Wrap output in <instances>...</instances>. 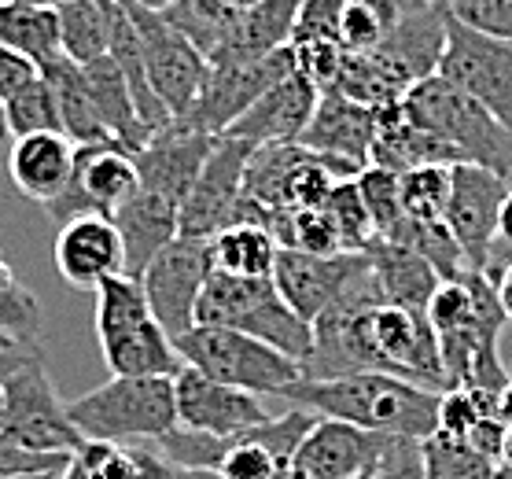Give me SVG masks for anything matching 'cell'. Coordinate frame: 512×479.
I'll list each match as a JSON object with an SVG mask.
<instances>
[{"mask_svg": "<svg viewBox=\"0 0 512 479\" xmlns=\"http://www.w3.org/2000/svg\"><path fill=\"white\" fill-rule=\"evenodd\" d=\"M284 402L310 409L314 417L354 424L387 439H428L439 424V391L398 380L387 373H350L336 380H295L284 387Z\"/></svg>", "mask_w": 512, "mask_h": 479, "instance_id": "6da1fadb", "label": "cell"}, {"mask_svg": "<svg viewBox=\"0 0 512 479\" xmlns=\"http://www.w3.org/2000/svg\"><path fill=\"white\" fill-rule=\"evenodd\" d=\"M402 107L417 126L446 144L454 166H483L512 185V129L501 126L472 96L431 74L402 96Z\"/></svg>", "mask_w": 512, "mask_h": 479, "instance_id": "7a4b0ae2", "label": "cell"}, {"mask_svg": "<svg viewBox=\"0 0 512 479\" xmlns=\"http://www.w3.org/2000/svg\"><path fill=\"white\" fill-rule=\"evenodd\" d=\"M196 325L244 332L299 365L310 354V339H314L310 321H303L280 299L273 277H233L218 269H210L207 284L199 292Z\"/></svg>", "mask_w": 512, "mask_h": 479, "instance_id": "3957f363", "label": "cell"}, {"mask_svg": "<svg viewBox=\"0 0 512 479\" xmlns=\"http://www.w3.org/2000/svg\"><path fill=\"white\" fill-rule=\"evenodd\" d=\"M67 417L82 439L137 446L159 443L177 428L174 380L166 376H111L89 395L67 402Z\"/></svg>", "mask_w": 512, "mask_h": 479, "instance_id": "277c9868", "label": "cell"}, {"mask_svg": "<svg viewBox=\"0 0 512 479\" xmlns=\"http://www.w3.org/2000/svg\"><path fill=\"white\" fill-rule=\"evenodd\" d=\"M361 170L325 155L310 152L303 144H266L255 148L244 166V196L266 211H321L332 188Z\"/></svg>", "mask_w": 512, "mask_h": 479, "instance_id": "5b68a950", "label": "cell"}, {"mask_svg": "<svg viewBox=\"0 0 512 479\" xmlns=\"http://www.w3.org/2000/svg\"><path fill=\"white\" fill-rule=\"evenodd\" d=\"M181 362L196 373L210 376L225 387L247 391V395H284V387L303 380L299 362L284 358L280 351L266 347L262 339H251L233 328L196 325L192 332L177 339Z\"/></svg>", "mask_w": 512, "mask_h": 479, "instance_id": "8992f818", "label": "cell"}, {"mask_svg": "<svg viewBox=\"0 0 512 479\" xmlns=\"http://www.w3.org/2000/svg\"><path fill=\"white\" fill-rule=\"evenodd\" d=\"M4 424L0 432L15 439L26 450H45V454H74L85 443L78 428L67 417V402L56 395V384L45 369V347L30 351L15 362V369L4 376Z\"/></svg>", "mask_w": 512, "mask_h": 479, "instance_id": "52a82bcc", "label": "cell"}, {"mask_svg": "<svg viewBox=\"0 0 512 479\" xmlns=\"http://www.w3.org/2000/svg\"><path fill=\"white\" fill-rule=\"evenodd\" d=\"M251 144L218 137L214 152L199 170L196 185L188 188L185 203L177 211V236H196L210 240L236 222H258L266 225V211L244 196V166L251 159Z\"/></svg>", "mask_w": 512, "mask_h": 479, "instance_id": "ba28073f", "label": "cell"}, {"mask_svg": "<svg viewBox=\"0 0 512 479\" xmlns=\"http://www.w3.org/2000/svg\"><path fill=\"white\" fill-rule=\"evenodd\" d=\"M439 78L483 104L501 126L512 129V41L446 19V45L439 56Z\"/></svg>", "mask_w": 512, "mask_h": 479, "instance_id": "9c48e42d", "label": "cell"}, {"mask_svg": "<svg viewBox=\"0 0 512 479\" xmlns=\"http://www.w3.org/2000/svg\"><path fill=\"white\" fill-rule=\"evenodd\" d=\"M129 23L140 37V52H144V71L152 82L155 96L163 100L170 118H185L188 107L196 104L203 78H207L210 63L188 37H181L163 15L144 8L137 0H122Z\"/></svg>", "mask_w": 512, "mask_h": 479, "instance_id": "30bf717a", "label": "cell"}, {"mask_svg": "<svg viewBox=\"0 0 512 479\" xmlns=\"http://www.w3.org/2000/svg\"><path fill=\"white\" fill-rule=\"evenodd\" d=\"M210 269L214 266H210L207 240L174 236L140 273V288L148 295L155 321L166 328V336L174 343L196 328V303Z\"/></svg>", "mask_w": 512, "mask_h": 479, "instance_id": "8fae6325", "label": "cell"}, {"mask_svg": "<svg viewBox=\"0 0 512 479\" xmlns=\"http://www.w3.org/2000/svg\"><path fill=\"white\" fill-rule=\"evenodd\" d=\"M291 71H295V56H291L288 45L262 59H247V63H214L203 78L196 104L188 107V115L177 118V122H188V126L203 129L210 137H222L258 96L269 93L277 82H284Z\"/></svg>", "mask_w": 512, "mask_h": 479, "instance_id": "7c38bea8", "label": "cell"}, {"mask_svg": "<svg viewBox=\"0 0 512 479\" xmlns=\"http://www.w3.org/2000/svg\"><path fill=\"white\" fill-rule=\"evenodd\" d=\"M137 163L133 152L118 144H74V166L70 181L45 211L52 222H70L82 214H104L115 218V211L137 192Z\"/></svg>", "mask_w": 512, "mask_h": 479, "instance_id": "4fadbf2b", "label": "cell"}, {"mask_svg": "<svg viewBox=\"0 0 512 479\" xmlns=\"http://www.w3.org/2000/svg\"><path fill=\"white\" fill-rule=\"evenodd\" d=\"M505 192H509V181L483 166H450V203H446L443 222L472 273H483L490 266L498 207Z\"/></svg>", "mask_w": 512, "mask_h": 479, "instance_id": "5bb4252c", "label": "cell"}, {"mask_svg": "<svg viewBox=\"0 0 512 479\" xmlns=\"http://www.w3.org/2000/svg\"><path fill=\"white\" fill-rule=\"evenodd\" d=\"M214 144H218V137H210L203 129L188 126V122H170L166 129L152 133L140 152H133L140 188L174 203L181 211L188 188L196 185L199 170L207 163V155L214 152Z\"/></svg>", "mask_w": 512, "mask_h": 479, "instance_id": "9a60e30c", "label": "cell"}, {"mask_svg": "<svg viewBox=\"0 0 512 479\" xmlns=\"http://www.w3.org/2000/svg\"><path fill=\"white\" fill-rule=\"evenodd\" d=\"M387 446V435L317 417L291 457V472H299L303 479H369L384 461Z\"/></svg>", "mask_w": 512, "mask_h": 479, "instance_id": "2e32d148", "label": "cell"}, {"mask_svg": "<svg viewBox=\"0 0 512 479\" xmlns=\"http://www.w3.org/2000/svg\"><path fill=\"white\" fill-rule=\"evenodd\" d=\"M174 406H177V424H181V428H192V432H203V435H218V439L240 435V432H247V428H255V424L273 417V413H266V406L258 402V395H247V391L218 384V380L196 373L192 365H185V369L174 376Z\"/></svg>", "mask_w": 512, "mask_h": 479, "instance_id": "e0dca14e", "label": "cell"}, {"mask_svg": "<svg viewBox=\"0 0 512 479\" xmlns=\"http://www.w3.org/2000/svg\"><path fill=\"white\" fill-rule=\"evenodd\" d=\"M369 266L365 251H339V255H303V251H277L273 262V284L280 299L303 317L314 321L336 295L347 288L361 269Z\"/></svg>", "mask_w": 512, "mask_h": 479, "instance_id": "ac0fdd59", "label": "cell"}, {"mask_svg": "<svg viewBox=\"0 0 512 479\" xmlns=\"http://www.w3.org/2000/svg\"><path fill=\"white\" fill-rule=\"evenodd\" d=\"M52 258H56V273L63 277V284L78 288V292H93L107 277L126 273L122 236L104 214H82V218L59 225Z\"/></svg>", "mask_w": 512, "mask_h": 479, "instance_id": "d6986e66", "label": "cell"}, {"mask_svg": "<svg viewBox=\"0 0 512 479\" xmlns=\"http://www.w3.org/2000/svg\"><path fill=\"white\" fill-rule=\"evenodd\" d=\"M317 85L306 74L291 71L284 82H277L269 93H262L222 137L247 141L251 148H266V144H299L306 122L317 107Z\"/></svg>", "mask_w": 512, "mask_h": 479, "instance_id": "ffe728a7", "label": "cell"}, {"mask_svg": "<svg viewBox=\"0 0 512 479\" xmlns=\"http://www.w3.org/2000/svg\"><path fill=\"white\" fill-rule=\"evenodd\" d=\"M376 118H380V111L354 104V100L328 89V93L317 96V107L310 122H306L299 144L317 155H325V159L365 170L376 141Z\"/></svg>", "mask_w": 512, "mask_h": 479, "instance_id": "44dd1931", "label": "cell"}, {"mask_svg": "<svg viewBox=\"0 0 512 479\" xmlns=\"http://www.w3.org/2000/svg\"><path fill=\"white\" fill-rule=\"evenodd\" d=\"M347 0H303L299 19L291 26L288 48L295 56V71L306 74L317 85V93L332 89L343 63V45H339V15Z\"/></svg>", "mask_w": 512, "mask_h": 479, "instance_id": "7402d4cb", "label": "cell"}, {"mask_svg": "<svg viewBox=\"0 0 512 479\" xmlns=\"http://www.w3.org/2000/svg\"><path fill=\"white\" fill-rule=\"evenodd\" d=\"M70 166H74V144L63 133L15 137L12 152H8L12 188L30 203H41V207H48L67 188Z\"/></svg>", "mask_w": 512, "mask_h": 479, "instance_id": "603a6c76", "label": "cell"}, {"mask_svg": "<svg viewBox=\"0 0 512 479\" xmlns=\"http://www.w3.org/2000/svg\"><path fill=\"white\" fill-rule=\"evenodd\" d=\"M111 222L126 247V273L140 281L148 262L177 236V207L137 185V192L118 207Z\"/></svg>", "mask_w": 512, "mask_h": 479, "instance_id": "cb8c5ba5", "label": "cell"}, {"mask_svg": "<svg viewBox=\"0 0 512 479\" xmlns=\"http://www.w3.org/2000/svg\"><path fill=\"white\" fill-rule=\"evenodd\" d=\"M365 258H369L373 281L387 303L424 314L431 292L439 288V273L431 269V262H424V258H420L417 251H409V247L380 240V236H373V244L365 247Z\"/></svg>", "mask_w": 512, "mask_h": 479, "instance_id": "d4e9b609", "label": "cell"}, {"mask_svg": "<svg viewBox=\"0 0 512 479\" xmlns=\"http://www.w3.org/2000/svg\"><path fill=\"white\" fill-rule=\"evenodd\" d=\"M82 74H85L89 93H93L96 115L104 122L107 137H111L118 148H126V152H140L152 133L140 122L137 107H133V96H129V85H126V78H122V71L115 67V59L100 56V59H93V63H82Z\"/></svg>", "mask_w": 512, "mask_h": 479, "instance_id": "484cf974", "label": "cell"}, {"mask_svg": "<svg viewBox=\"0 0 512 479\" xmlns=\"http://www.w3.org/2000/svg\"><path fill=\"white\" fill-rule=\"evenodd\" d=\"M37 74L45 78L52 96H56L59 129H63V137H67L70 144H115L107 137L100 115H96L93 93H89L85 74L78 63H70L67 56H59V59H52V63H45Z\"/></svg>", "mask_w": 512, "mask_h": 479, "instance_id": "4316f807", "label": "cell"}, {"mask_svg": "<svg viewBox=\"0 0 512 479\" xmlns=\"http://www.w3.org/2000/svg\"><path fill=\"white\" fill-rule=\"evenodd\" d=\"M100 354L115 376H166V380H174L185 369L177 343L166 336V328L159 321H148L144 328L129 332L126 339H118L115 347H104Z\"/></svg>", "mask_w": 512, "mask_h": 479, "instance_id": "83f0119b", "label": "cell"}, {"mask_svg": "<svg viewBox=\"0 0 512 479\" xmlns=\"http://www.w3.org/2000/svg\"><path fill=\"white\" fill-rule=\"evenodd\" d=\"M210 266L218 273H233V277H269L273 262H277V240L266 225L258 222H236L222 233L207 240Z\"/></svg>", "mask_w": 512, "mask_h": 479, "instance_id": "f1b7e54d", "label": "cell"}, {"mask_svg": "<svg viewBox=\"0 0 512 479\" xmlns=\"http://www.w3.org/2000/svg\"><path fill=\"white\" fill-rule=\"evenodd\" d=\"M93 292H96V336H100V351L115 347L118 339H126L129 332H137L148 321H155L148 295H144L137 277H129V273L107 277L104 284H96Z\"/></svg>", "mask_w": 512, "mask_h": 479, "instance_id": "f546056e", "label": "cell"}, {"mask_svg": "<svg viewBox=\"0 0 512 479\" xmlns=\"http://www.w3.org/2000/svg\"><path fill=\"white\" fill-rule=\"evenodd\" d=\"M0 45L15 48L37 71L63 56L59 48V23L52 8H30L15 0H0Z\"/></svg>", "mask_w": 512, "mask_h": 479, "instance_id": "4dcf8cb0", "label": "cell"}, {"mask_svg": "<svg viewBox=\"0 0 512 479\" xmlns=\"http://www.w3.org/2000/svg\"><path fill=\"white\" fill-rule=\"evenodd\" d=\"M59 48L70 63H93L107 56L111 34V0H63L56 8Z\"/></svg>", "mask_w": 512, "mask_h": 479, "instance_id": "1f68e13d", "label": "cell"}, {"mask_svg": "<svg viewBox=\"0 0 512 479\" xmlns=\"http://www.w3.org/2000/svg\"><path fill=\"white\" fill-rule=\"evenodd\" d=\"M159 15L174 26L177 34L188 37V41L207 56V63L225 48L236 19H240L236 12L225 8L222 0H174V4L163 8Z\"/></svg>", "mask_w": 512, "mask_h": 479, "instance_id": "d6a6232c", "label": "cell"}, {"mask_svg": "<svg viewBox=\"0 0 512 479\" xmlns=\"http://www.w3.org/2000/svg\"><path fill=\"white\" fill-rule=\"evenodd\" d=\"M420 468L424 479H494L498 461L479 454L476 446L461 443V439H446V435H428L420 439Z\"/></svg>", "mask_w": 512, "mask_h": 479, "instance_id": "836d02e7", "label": "cell"}, {"mask_svg": "<svg viewBox=\"0 0 512 479\" xmlns=\"http://www.w3.org/2000/svg\"><path fill=\"white\" fill-rule=\"evenodd\" d=\"M398 203L409 222H443L450 203V166H413L398 174Z\"/></svg>", "mask_w": 512, "mask_h": 479, "instance_id": "e575fe53", "label": "cell"}, {"mask_svg": "<svg viewBox=\"0 0 512 479\" xmlns=\"http://www.w3.org/2000/svg\"><path fill=\"white\" fill-rule=\"evenodd\" d=\"M4 122H8L12 141L15 137H34V133H63L59 129L56 96H52V89H48L41 74L30 78L19 93L4 100Z\"/></svg>", "mask_w": 512, "mask_h": 479, "instance_id": "d590c367", "label": "cell"}, {"mask_svg": "<svg viewBox=\"0 0 512 479\" xmlns=\"http://www.w3.org/2000/svg\"><path fill=\"white\" fill-rule=\"evenodd\" d=\"M255 428H247V432L225 439V454H222V461H218V468H214V476L218 479H280L288 472V465L258 439Z\"/></svg>", "mask_w": 512, "mask_h": 479, "instance_id": "8d00e7d4", "label": "cell"}, {"mask_svg": "<svg viewBox=\"0 0 512 479\" xmlns=\"http://www.w3.org/2000/svg\"><path fill=\"white\" fill-rule=\"evenodd\" d=\"M56 479H137L133 465V450L118 443H100V439H85Z\"/></svg>", "mask_w": 512, "mask_h": 479, "instance_id": "74e56055", "label": "cell"}, {"mask_svg": "<svg viewBox=\"0 0 512 479\" xmlns=\"http://www.w3.org/2000/svg\"><path fill=\"white\" fill-rule=\"evenodd\" d=\"M321 211L336 225L339 240H343V251H365V247L373 244V236H376L373 218L365 211V199H361L354 177H347V181H339V185L332 188V196L325 199Z\"/></svg>", "mask_w": 512, "mask_h": 479, "instance_id": "f35d334b", "label": "cell"}, {"mask_svg": "<svg viewBox=\"0 0 512 479\" xmlns=\"http://www.w3.org/2000/svg\"><path fill=\"white\" fill-rule=\"evenodd\" d=\"M487 417H494V395H490V391L454 387V391H443V395H439V424H435V432L446 435V439L468 443Z\"/></svg>", "mask_w": 512, "mask_h": 479, "instance_id": "ab89813d", "label": "cell"}, {"mask_svg": "<svg viewBox=\"0 0 512 479\" xmlns=\"http://www.w3.org/2000/svg\"><path fill=\"white\" fill-rule=\"evenodd\" d=\"M354 181H358V192L365 199V211L373 218V233L387 240L398 229V222L406 218L402 203H398V174H391L384 166H365Z\"/></svg>", "mask_w": 512, "mask_h": 479, "instance_id": "60d3db41", "label": "cell"}, {"mask_svg": "<svg viewBox=\"0 0 512 479\" xmlns=\"http://www.w3.org/2000/svg\"><path fill=\"white\" fill-rule=\"evenodd\" d=\"M446 19L490 37L512 41V0H435Z\"/></svg>", "mask_w": 512, "mask_h": 479, "instance_id": "b9f144b4", "label": "cell"}, {"mask_svg": "<svg viewBox=\"0 0 512 479\" xmlns=\"http://www.w3.org/2000/svg\"><path fill=\"white\" fill-rule=\"evenodd\" d=\"M70 454H45V450H26L15 439L0 432V479L37 476V472H63Z\"/></svg>", "mask_w": 512, "mask_h": 479, "instance_id": "7bdbcfd3", "label": "cell"}, {"mask_svg": "<svg viewBox=\"0 0 512 479\" xmlns=\"http://www.w3.org/2000/svg\"><path fill=\"white\" fill-rule=\"evenodd\" d=\"M129 450H133L137 479H218L214 472H203V468L174 465V461L159 454L152 443H137V446H129Z\"/></svg>", "mask_w": 512, "mask_h": 479, "instance_id": "ee69618b", "label": "cell"}, {"mask_svg": "<svg viewBox=\"0 0 512 479\" xmlns=\"http://www.w3.org/2000/svg\"><path fill=\"white\" fill-rule=\"evenodd\" d=\"M369 479H424L420 468V446L413 439H391L384 461Z\"/></svg>", "mask_w": 512, "mask_h": 479, "instance_id": "f6af8a7d", "label": "cell"}, {"mask_svg": "<svg viewBox=\"0 0 512 479\" xmlns=\"http://www.w3.org/2000/svg\"><path fill=\"white\" fill-rule=\"evenodd\" d=\"M30 78H37V67L26 56H19L15 48L0 45V104L15 96Z\"/></svg>", "mask_w": 512, "mask_h": 479, "instance_id": "bcb514c9", "label": "cell"}, {"mask_svg": "<svg viewBox=\"0 0 512 479\" xmlns=\"http://www.w3.org/2000/svg\"><path fill=\"white\" fill-rule=\"evenodd\" d=\"M361 4H369L380 19H384V26L391 30V26L402 19V15L409 12H420V8H428V4H435V0H361Z\"/></svg>", "mask_w": 512, "mask_h": 479, "instance_id": "7dc6e473", "label": "cell"}, {"mask_svg": "<svg viewBox=\"0 0 512 479\" xmlns=\"http://www.w3.org/2000/svg\"><path fill=\"white\" fill-rule=\"evenodd\" d=\"M494 247H505L512 251V188L505 192L498 207V229H494Z\"/></svg>", "mask_w": 512, "mask_h": 479, "instance_id": "c3c4849f", "label": "cell"}, {"mask_svg": "<svg viewBox=\"0 0 512 479\" xmlns=\"http://www.w3.org/2000/svg\"><path fill=\"white\" fill-rule=\"evenodd\" d=\"M490 284H494V295H498L501 310H505V317L512 321V262L509 266H501L494 277H490Z\"/></svg>", "mask_w": 512, "mask_h": 479, "instance_id": "681fc988", "label": "cell"}, {"mask_svg": "<svg viewBox=\"0 0 512 479\" xmlns=\"http://www.w3.org/2000/svg\"><path fill=\"white\" fill-rule=\"evenodd\" d=\"M494 417H498L505 428H512V376L498 387V395H494Z\"/></svg>", "mask_w": 512, "mask_h": 479, "instance_id": "f907efd6", "label": "cell"}, {"mask_svg": "<svg viewBox=\"0 0 512 479\" xmlns=\"http://www.w3.org/2000/svg\"><path fill=\"white\" fill-rule=\"evenodd\" d=\"M229 12H236V15H247V12H255L262 0H222Z\"/></svg>", "mask_w": 512, "mask_h": 479, "instance_id": "816d5d0a", "label": "cell"}, {"mask_svg": "<svg viewBox=\"0 0 512 479\" xmlns=\"http://www.w3.org/2000/svg\"><path fill=\"white\" fill-rule=\"evenodd\" d=\"M498 465H509L512 468V428H505V439H501V461Z\"/></svg>", "mask_w": 512, "mask_h": 479, "instance_id": "f5cc1de1", "label": "cell"}, {"mask_svg": "<svg viewBox=\"0 0 512 479\" xmlns=\"http://www.w3.org/2000/svg\"><path fill=\"white\" fill-rule=\"evenodd\" d=\"M15 4H30V8H52V12H56L63 0H15Z\"/></svg>", "mask_w": 512, "mask_h": 479, "instance_id": "db71d44e", "label": "cell"}, {"mask_svg": "<svg viewBox=\"0 0 512 479\" xmlns=\"http://www.w3.org/2000/svg\"><path fill=\"white\" fill-rule=\"evenodd\" d=\"M8 137H12V133H8V122H4V104H0V144L8 141Z\"/></svg>", "mask_w": 512, "mask_h": 479, "instance_id": "11a10c76", "label": "cell"}, {"mask_svg": "<svg viewBox=\"0 0 512 479\" xmlns=\"http://www.w3.org/2000/svg\"><path fill=\"white\" fill-rule=\"evenodd\" d=\"M494 479H512V468H509V465H498V472H494Z\"/></svg>", "mask_w": 512, "mask_h": 479, "instance_id": "9f6ffc18", "label": "cell"}, {"mask_svg": "<svg viewBox=\"0 0 512 479\" xmlns=\"http://www.w3.org/2000/svg\"><path fill=\"white\" fill-rule=\"evenodd\" d=\"M59 472H37V476H19V479H56Z\"/></svg>", "mask_w": 512, "mask_h": 479, "instance_id": "6f0895ef", "label": "cell"}, {"mask_svg": "<svg viewBox=\"0 0 512 479\" xmlns=\"http://www.w3.org/2000/svg\"><path fill=\"white\" fill-rule=\"evenodd\" d=\"M0 347H15V343H8V339H4V336H0Z\"/></svg>", "mask_w": 512, "mask_h": 479, "instance_id": "680465c9", "label": "cell"}]
</instances>
